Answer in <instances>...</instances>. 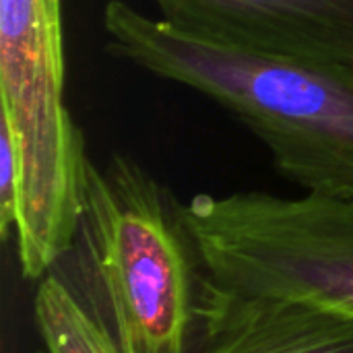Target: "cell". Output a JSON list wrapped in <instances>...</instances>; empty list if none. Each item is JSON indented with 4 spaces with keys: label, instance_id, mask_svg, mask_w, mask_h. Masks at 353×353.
Segmentation results:
<instances>
[{
    "label": "cell",
    "instance_id": "obj_8",
    "mask_svg": "<svg viewBox=\"0 0 353 353\" xmlns=\"http://www.w3.org/2000/svg\"><path fill=\"white\" fill-rule=\"evenodd\" d=\"M21 194V159L8 122L0 116V238L6 242L17 228Z\"/></svg>",
    "mask_w": 353,
    "mask_h": 353
},
{
    "label": "cell",
    "instance_id": "obj_1",
    "mask_svg": "<svg viewBox=\"0 0 353 353\" xmlns=\"http://www.w3.org/2000/svg\"><path fill=\"white\" fill-rule=\"evenodd\" d=\"M101 25L110 56L228 110L304 192L353 203V64L203 39L124 0Z\"/></svg>",
    "mask_w": 353,
    "mask_h": 353
},
{
    "label": "cell",
    "instance_id": "obj_4",
    "mask_svg": "<svg viewBox=\"0 0 353 353\" xmlns=\"http://www.w3.org/2000/svg\"><path fill=\"white\" fill-rule=\"evenodd\" d=\"M184 221L211 302L310 300L353 310V203L304 192L194 194Z\"/></svg>",
    "mask_w": 353,
    "mask_h": 353
},
{
    "label": "cell",
    "instance_id": "obj_6",
    "mask_svg": "<svg viewBox=\"0 0 353 353\" xmlns=\"http://www.w3.org/2000/svg\"><path fill=\"white\" fill-rule=\"evenodd\" d=\"M192 353H353V310L310 300H201Z\"/></svg>",
    "mask_w": 353,
    "mask_h": 353
},
{
    "label": "cell",
    "instance_id": "obj_3",
    "mask_svg": "<svg viewBox=\"0 0 353 353\" xmlns=\"http://www.w3.org/2000/svg\"><path fill=\"white\" fill-rule=\"evenodd\" d=\"M60 0H0V116L21 159L17 252L43 279L74 246L91 159L66 95Z\"/></svg>",
    "mask_w": 353,
    "mask_h": 353
},
{
    "label": "cell",
    "instance_id": "obj_7",
    "mask_svg": "<svg viewBox=\"0 0 353 353\" xmlns=\"http://www.w3.org/2000/svg\"><path fill=\"white\" fill-rule=\"evenodd\" d=\"M33 312L48 353H120L108 329L56 273L39 279Z\"/></svg>",
    "mask_w": 353,
    "mask_h": 353
},
{
    "label": "cell",
    "instance_id": "obj_5",
    "mask_svg": "<svg viewBox=\"0 0 353 353\" xmlns=\"http://www.w3.org/2000/svg\"><path fill=\"white\" fill-rule=\"evenodd\" d=\"M170 27L225 46L353 64V0H153Z\"/></svg>",
    "mask_w": 353,
    "mask_h": 353
},
{
    "label": "cell",
    "instance_id": "obj_2",
    "mask_svg": "<svg viewBox=\"0 0 353 353\" xmlns=\"http://www.w3.org/2000/svg\"><path fill=\"white\" fill-rule=\"evenodd\" d=\"M182 203L145 168L114 155L87 170L72 261L62 277L120 353H192L201 335L203 269Z\"/></svg>",
    "mask_w": 353,
    "mask_h": 353
}]
</instances>
